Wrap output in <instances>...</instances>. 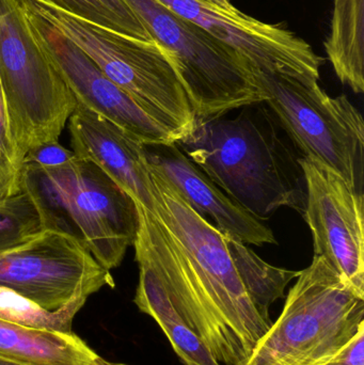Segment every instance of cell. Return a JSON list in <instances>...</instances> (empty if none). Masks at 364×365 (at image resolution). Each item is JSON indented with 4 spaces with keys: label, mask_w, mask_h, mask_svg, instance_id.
I'll return each mask as SVG.
<instances>
[{
    "label": "cell",
    "mask_w": 364,
    "mask_h": 365,
    "mask_svg": "<svg viewBox=\"0 0 364 365\" xmlns=\"http://www.w3.org/2000/svg\"><path fill=\"white\" fill-rule=\"evenodd\" d=\"M265 103L303 153L339 173L359 195L364 186V122L345 96H328L318 81L256 68Z\"/></svg>",
    "instance_id": "ba28073f"
},
{
    "label": "cell",
    "mask_w": 364,
    "mask_h": 365,
    "mask_svg": "<svg viewBox=\"0 0 364 365\" xmlns=\"http://www.w3.org/2000/svg\"><path fill=\"white\" fill-rule=\"evenodd\" d=\"M147 164L203 218L222 234L244 244H275L271 229L224 193L177 143L145 145Z\"/></svg>",
    "instance_id": "4fadbf2b"
},
{
    "label": "cell",
    "mask_w": 364,
    "mask_h": 365,
    "mask_svg": "<svg viewBox=\"0 0 364 365\" xmlns=\"http://www.w3.org/2000/svg\"><path fill=\"white\" fill-rule=\"evenodd\" d=\"M68 123L75 155L98 165L135 203L154 214L156 187L145 143L79 104Z\"/></svg>",
    "instance_id": "5bb4252c"
},
{
    "label": "cell",
    "mask_w": 364,
    "mask_h": 365,
    "mask_svg": "<svg viewBox=\"0 0 364 365\" xmlns=\"http://www.w3.org/2000/svg\"><path fill=\"white\" fill-rule=\"evenodd\" d=\"M151 173L155 212L136 204V262L157 276L177 312L220 364L245 365L273 322L248 295L224 234Z\"/></svg>",
    "instance_id": "6da1fadb"
},
{
    "label": "cell",
    "mask_w": 364,
    "mask_h": 365,
    "mask_svg": "<svg viewBox=\"0 0 364 365\" xmlns=\"http://www.w3.org/2000/svg\"><path fill=\"white\" fill-rule=\"evenodd\" d=\"M44 230L38 205L27 191L0 203V253L26 244Z\"/></svg>",
    "instance_id": "44dd1931"
},
{
    "label": "cell",
    "mask_w": 364,
    "mask_h": 365,
    "mask_svg": "<svg viewBox=\"0 0 364 365\" xmlns=\"http://www.w3.org/2000/svg\"><path fill=\"white\" fill-rule=\"evenodd\" d=\"M177 145L224 193L259 220L286 206L303 212L306 184L271 124L254 113L196 119Z\"/></svg>",
    "instance_id": "7a4b0ae2"
},
{
    "label": "cell",
    "mask_w": 364,
    "mask_h": 365,
    "mask_svg": "<svg viewBox=\"0 0 364 365\" xmlns=\"http://www.w3.org/2000/svg\"><path fill=\"white\" fill-rule=\"evenodd\" d=\"M72 14L120 34L153 40L124 0H48Z\"/></svg>",
    "instance_id": "ffe728a7"
},
{
    "label": "cell",
    "mask_w": 364,
    "mask_h": 365,
    "mask_svg": "<svg viewBox=\"0 0 364 365\" xmlns=\"http://www.w3.org/2000/svg\"><path fill=\"white\" fill-rule=\"evenodd\" d=\"M157 1L230 45L262 72L303 81L320 79L324 58L286 26L264 23L239 10H224L207 0Z\"/></svg>",
    "instance_id": "8fae6325"
},
{
    "label": "cell",
    "mask_w": 364,
    "mask_h": 365,
    "mask_svg": "<svg viewBox=\"0 0 364 365\" xmlns=\"http://www.w3.org/2000/svg\"><path fill=\"white\" fill-rule=\"evenodd\" d=\"M324 365H364V324L356 336Z\"/></svg>",
    "instance_id": "cb8c5ba5"
},
{
    "label": "cell",
    "mask_w": 364,
    "mask_h": 365,
    "mask_svg": "<svg viewBox=\"0 0 364 365\" xmlns=\"http://www.w3.org/2000/svg\"><path fill=\"white\" fill-rule=\"evenodd\" d=\"M23 160L13 140L0 83V203L21 191Z\"/></svg>",
    "instance_id": "7402d4cb"
},
{
    "label": "cell",
    "mask_w": 364,
    "mask_h": 365,
    "mask_svg": "<svg viewBox=\"0 0 364 365\" xmlns=\"http://www.w3.org/2000/svg\"><path fill=\"white\" fill-rule=\"evenodd\" d=\"M0 83L21 160L59 140L78 103L36 38L21 0H0Z\"/></svg>",
    "instance_id": "8992f818"
},
{
    "label": "cell",
    "mask_w": 364,
    "mask_h": 365,
    "mask_svg": "<svg viewBox=\"0 0 364 365\" xmlns=\"http://www.w3.org/2000/svg\"><path fill=\"white\" fill-rule=\"evenodd\" d=\"M207 1L211 2V4H216V6H220L224 10L228 11H236L237 8H235L231 0H207Z\"/></svg>",
    "instance_id": "d4e9b609"
},
{
    "label": "cell",
    "mask_w": 364,
    "mask_h": 365,
    "mask_svg": "<svg viewBox=\"0 0 364 365\" xmlns=\"http://www.w3.org/2000/svg\"><path fill=\"white\" fill-rule=\"evenodd\" d=\"M0 365H23L16 364V362L11 361V360L4 359V358H0Z\"/></svg>",
    "instance_id": "484cf974"
},
{
    "label": "cell",
    "mask_w": 364,
    "mask_h": 365,
    "mask_svg": "<svg viewBox=\"0 0 364 365\" xmlns=\"http://www.w3.org/2000/svg\"><path fill=\"white\" fill-rule=\"evenodd\" d=\"M0 358L23 365H128L100 357L78 336L0 319Z\"/></svg>",
    "instance_id": "9a60e30c"
},
{
    "label": "cell",
    "mask_w": 364,
    "mask_h": 365,
    "mask_svg": "<svg viewBox=\"0 0 364 365\" xmlns=\"http://www.w3.org/2000/svg\"><path fill=\"white\" fill-rule=\"evenodd\" d=\"M138 267L139 281L135 304L162 328L182 364L222 365L177 312L157 276L145 266L138 265Z\"/></svg>",
    "instance_id": "2e32d148"
},
{
    "label": "cell",
    "mask_w": 364,
    "mask_h": 365,
    "mask_svg": "<svg viewBox=\"0 0 364 365\" xmlns=\"http://www.w3.org/2000/svg\"><path fill=\"white\" fill-rule=\"evenodd\" d=\"M88 298H76L63 308L51 311L16 292L0 287V319L24 327L71 334L75 315Z\"/></svg>",
    "instance_id": "d6986e66"
},
{
    "label": "cell",
    "mask_w": 364,
    "mask_h": 365,
    "mask_svg": "<svg viewBox=\"0 0 364 365\" xmlns=\"http://www.w3.org/2000/svg\"><path fill=\"white\" fill-rule=\"evenodd\" d=\"M152 38L171 51L196 119L263 104L251 62L157 0H124Z\"/></svg>",
    "instance_id": "52a82bcc"
},
{
    "label": "cell",
    "mask_w": 364,
    "mask_h": 365,
    "mask_svg": "<svg viewBox=\"0 0 364 365\" xmlns=\"http://www.w3.org/2000/svg\"><path fill=\"white\" fill-rule=\"evenodd\" d=\"M284 310L245 365L333 359L364 324V296L321 255L299 272Z\"/></svg>",
    "instance_id": "5b68a950"
},
{
    "label": "cell",
    "mask_w": 364,
    "mask_h": 365,
    "mask_svg": "<svg viewBox=\"0 0 364 365\" xmlns=\"http://www.w3.org/2000/svg\"><path fill=\"white\" fill-rule=\"evenodd\" d=\"M327 57L342 83L364 91V0H335Z\"/></svg>",
    "instance_id": "e0dca14e"
},
{
    "label": "cell",
    "mask_w": 364,
    "mask_h": 365,
    "mask_svg": "<svg viewBox=\"0 0 364 365\" xmlns=\"http://www.w3.org/2000/svg\"><path fill=\"white\" fill-rule=\"evenodd\" d=\"M226 242L248 295L261 314L271 321V304L284 297L286 287L298 277L299 272L269 265L246 244L229 236H226Z\"/></svg>",
    "instance_id": "ac0fdd59"
},
{
    "label": "cell",
    "mask_w": 364,
    "mask_h": 365,
    "mask_svg": "<svg viewBox=\"0 0 364 365\" xmlns=\"http://www.w3.org/2000/svg\"><path fill=\"white\" fill-rule=\"evenodd\" d=\"M115 285L110 270L62 232L44 230L26 244L0 253V287L47 310H58L76 298H89Z\"/></svg>",
    "instance_id": "9c48e42d"
},
{
    "label": "cell",
    "mask_w": 364,
    "mask_h": 365,
    "mask_svg": "<svg viewBox=\"0 0 364 365\" xmlns=\"http://www.w3.org/2000/svg\"><path fill=\"white\" fill-rule=\"evenodd\" d=\"M26 10L36 38L79 105L113 122L145 145L177 143V137L168 128L111 81L70 38L29 9Z\"/></svg>",
    "instance_id": "7c38bea8"
},
{
    "label": "cell",
    "mask_w": 364,
    "mask_h": 365,
    "mask_svg": "<svg viewBox=\"0 0 364 365\" xmlns=\"http://www.w3.org/2000/svg\"><path fill=\"white\" fill-rule=\"evenodd\" d=\"M306 184L303 218L314 255L324 257L364 296V197L339 173L312 158H298Z\"/></svg>",
    "instance_id": "30bf717a"
},
{
    "label": "cell",
    "mask_w": 364,
    "mask_h": 365,
    "mask_svg": "<svg viewBox=\"0 0 364 365\" xmlns=\"http://www.w3.org/2000/svg\"><path fill=\"white\" fill-rule=\"evenodd\" d=\"M21 190L33 197L45 230L72 236L107 270L117 268L134 245L136 203L91 160L76 156L49 169L23 165Z\"/></svg>",
    "instance_id": "3957f363"
},
{
    "label": "cell",
    "mask_w": 364,
    "mask_h": 365,
    "mask_svg": "<svg viewBox=\"0 0 364 365\" xmlns=\"http://www.w3.org/2000/svg\"><path fill=\"white\" fill-rule=\"evenodd\" d=\"M76 158L74 152L66 149L58 141L43 143L27 152L23 165L49 169L64 166Z\"/></svg>",
    "instance_id": "603a6c76"
},
{
    "label": "cell",
    "mask_w": 364,
    "mask_h": 365,
    "mask_svg": "<svg viewBox=\"0 0 364 365\" xmlns=\"http://www.w3.org/2000/svg\"><path fill=\"white\" fill-rule=\"evenodd\" d=\"M24 6L70 38L118 87L130 94L177 140L194 128V108L171 51L72 14L48 0Z\"/></svg>",
    "instance_id": "277c9868"
}]
</instances>
